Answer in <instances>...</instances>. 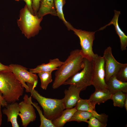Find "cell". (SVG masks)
Returning <instances> with one entry per match:
<instances>
[{
    "mask_svg": "<svg viewBox=\"0 0 127 127\" xmlns=\"http://www.w3.org/2000/svg\"><path fill=\"white\" fill-rule=\"evenodd\" d=\"M84 59L80 50L71 51L67 59L56 70L52 88H58L69 78L81 70L84 66Z\"/></svg>",
    "mask_w": 127,
    "mask_h": 127,
    "instance_id": "1",
    "label": "cell"
},
{
    "mask_svg": "<svg viewBox=\"0 0 127 127\" xmlns=\"http://www.w3.org/2000/svg\"><path fill=\"white\" fill-rule=\"evenodd\" d=\"M24 88L11 71L0 72V91L7 104L19 100L23 94Z\"/></svg>",
    "mask_w": 127,
    "mask_h": 127,
    "instance_id": "2",
    "label": "cell"
},
{
    "mask_svg": "<svg viewBox=\"0 0 127 127\" xmlns=\"http://www.w3.org/2000/svg\"><path fill=\"white\" fill-rule=\"evenodd\" d=\"M31 96L36 99L42 108L44 115L47 119L52 121L59 116L65 109L63 99L46 98L41 95L28 83Z\"/></svg>",
    "mask_w": 127,
    "mask_h": 127,
    "instance_id": "3",
    "label": "cell"
},
{
    "mask_svg": "<svg viewBox=\"0 0 127 127\" xmlns=\"http://www.w3.org/2000/svg\"><path fill=\"white\" fill-rule=\"evenodd\" d=\"M43 19L32 14L25 5L20 11L17 23L22 33L28 39L37 35L41 30L40 23Z\"/></svg>",
    "mask_w": 127,
    "mask_h": 127,
    "instance_id": "4",
    "label": "cell"
},
{
    "mask_svg": "<svg viewBox=\"0 0 127 127\" xmlns=\"http://www.w3.org/2000/svg\"><path fill=\"white\" fill-rule=\"evenodd\" d=\"M84 66L81 71L69 78L63 85H73L81 88L82 90L92 85V61L84 58Z\"/></svg>",
    "mask_w": 127,
    "mask_h": 127,
    "instance_id": "5",
    "label": "cell"
},
{
    "mask_svg": "<svg viewBox=\"0 0 127 127\" xmlns=\"http://www.w3.org/2000/svg\"><path fill=\"white\" fill-rule=\"evenodd\" d=\"M71 30L79 38L81 48L80 52L83 57L89 60H92L96 55L94 53L92 48L96 31L88 32L77 29L74 27Z\"/></svg>",
    "mask_w": 127,
    "mask_h": 127,
    "instance_id": "6",
    "label": "cell"
},
{
    "mask_svg": "<svg viewBox=\"0 0 127 127\" xmlns=\"http://www.w3.org/2000/svg\"><path fill=\"white\" fill-rule=\"evenodd\" d=\"M92 61V85L95 90H105L108 89L105 79L104 61L103 56L97 54Z\"/></svg>",
    "mask_w": 127,
    "mask_h": 127,
    "instance_id": "7",
    "label": "cell"
},
{
    "mask_svg": "<svg viewBox=\"0 0 127 127\" xmlns=\"http://www.w3.org/2000/svg\"><path fill=\"white\" fill-rule=\"evenodd\" d=\"M9 66L11 71L20 82L27 92H30V91L25 82L33 86L34 88L36 87L38 77L36 73L28 71L27 68L18 64H11Z\"/></svg>",
    "mask_w": 127,
    "mask_h": 127,
    "instance_id": "8",
    "label": "cell"
},
{
    "mask_svg": "<svg viewBox=\"0 0 127 127\" xmlns=\"http://www.w3.org/2000/svg\"><path fill=\"white\" fill-rule=\"evenodd\" d=\"M23 100L19 103L20 112L19 116L21 121L22 125L26 127L31 122L36 120V115L34 106L32 104V97L25 94Z\"/></svg>",
    "mask_w": 127,
    "mask_h": 127,
    "instance_id": "9",
    "label": "cell"
},
{
    "mask_svg": "<svg viewBox=\"0 0 127 127\" xmlns=\"http://www.w3.org/2000/svg\"><path fill=\"white\" fill-rule=\"evenodd\" d=\"M103 57L104 61L105 79L106 82L111 76L116 75L124 64L120 63L115 59L112 55V49L110 46L105 50Z\"/></svg>",
    "mask_w": 127,
    "mask_h": 127,
    "instance_id": "10",
    "label": "cell"
},
{
    "mask_svg": "<svg viewBox=\"0 0 127 127\" xmlns=\"http://www.w3.org/2000/svg\"><path fill=\"white\" fill-rule=\"evenodd\" d=\"M82 89L73 85H70L68 89L65 90V95L63 99L65 109H70L75 107L80 98L79 94Z\"/></svg>",
    "mask_w": 127,
    "mask_h": 127,
    "instance_id": "11",
    "label": "cell"
},
{
    "mask_svg": "<svg viewBox=\"0 0 127 127\" xmlns=\"http://www.w3.org/2000/svg\"><path fill=\"white\" fill-rule=\"evenodd\" d=\"M5 107L2 112L7 117V122H11L12 127H19L17 121L20 112L19 103L15 102L7 104Z\"/></svg>",
    "mask_w": 127,
    "mask_h": 127,
    "instance_id": "12",
    "label": "cell"
},
{
    "mask_svg": "<svg viewBox=\"0 0 127 127\" xmlns=\"http://www.w3.org/2000/svg\"><path fill=\"white\" fill-rule=\"evenodd\" d=\"M115 14L111 22L108 24L101 28L99 30L105 28L107 26L113 24L114 26L116 34L119 36L120 40V49L122 51L126 49L127 46V36L120 28L118 23V18L120 14V11L114 10Z\"/></svg>",
    "mask_w": 127,
    "mask_h": 127,
    "instance_id": "13",
    "label": "cell"
},
{
    "mask_svg": "<svg viewBox=\"0 0 127 127\" xmlns=\"http://www.w3.org/2000/svg\"><path fill=\"white\" fill-rule=\"evenodd\" d=\"M63 62L57 58L50 59L48 63H43L34 68L30 69L29 71L35 73L41 72H52L57 70Z\"/></svg>",
    "mask_w": 127,
    "mask_h": 127,
    "instance_id": "14",
    "label": "cell"
},
{
    "mask_svg": "<svg viewBox=\"0 0 127 127\" xmlns=\"http://www.w3.org/2000/svg\"><path fill=\"white\" fill-rule=\"evenodd\" d=\"M48 14L57 16L54 0H41L37 15L39 17L41 18Z\"/></svg>",
    "mask_w": 127,
    "mask_h": 127,
    "instance_id": "15",
    "label": "cell"
},
{
    "mask_svg": "<svg viewBox=\"0 0 127 127\" xmlns=\"http://www.w3.org/2000/svg\"><path fill=\"white\" fill-rule=\"evenodd\" d=\"M108 89L112 94L119 91L127 92V82L118 79L115 75L111 76L106 82Z\"/></svg>",
    "mask_w": 127,
    "mask_h": 127,
    "instance_id": "16",
    "label": "cell"
},
{
    "mask_svg": "<svg viewBox=\"0 0 127 127\" xmlns=\"http://www.w3.org/2000/svg\"><path fill=\"white\" fill-rule=\"evenodd\" d=\"M112 95L108 89L105 90H95L89 99L94 105H95L96 104L99 105L111 99Z\"/></svg>",
    "mask_w": 127,
    "mask_h": 127,
    "instance_id": "17",
    "label": "cell"
},
{
    "mask_svg": "<svg viewBox=\"0 0 127 127\" xmlns=\"http://www.w3.org/2000/svg\"><path fill=\"white\" fill-rule=\"evenodd\" d=\"M75 107L63 111L61 115L52 121L55 127H62L68 122L75 112L77 111Z\"/></svg>",
    "mask_w": 127,
    "mask_h": 127,
    "instance_id": "18",
    "label": "cell"
},
{
    "mask_svg": "<svg viewBox=\"0 0 127 127\" xmlns=\"http://www.w3.org/2000/svg\"><path fill=\"white\" fill-rule=\"evenodd\" d=\"M95 106L89 99H83L80 98L75 107L77 110L89 112L91 113L93 116L96 117L99 114L95 110Z\"/></svg>",
    "mask_w": 127,
    "mask_h": 127,
    "instance_id": "19",
    "label": "cell"
},
{
    "mask_svg": "<svg viewBox=\"0 0 127 127\" xmlns=\"http://www.w3.org/2000/svg\"><path fill=\"white\" fill-rule=\"evenodd\" d=\"M55 6L57 16L63 21L69 30H71L73 27L65 19L63 11V8L66 2V0H54Z\"/></svg>",
    "mask_w": 127,
    "mask_h": 127,
    "instance_id": "20",
    "label": "cell"
},
{
    "mask_svg": "<svg viewBox=\"0 0 127 127\" xmlns=\"http://www.w3.org/2000/svg\"><path fill=\"white\" fill-rule=\"evenodd\" d=\"M93 116L91 113L85 111L77 110L69 121H76L78 122H86L87 121Z\"/></svg>",
    "mask_w": 127,
    "mask_h": 127,
    "instance_id": "21",
    "label": "cell"
},
{
    "mask_svg": "<svg viewBox=\"0 0 127 127\" xmlns=\"http://www.w3.org/2000/svg\"><path fill=\"white\" fill-rule=\"evenodd\" d=\"M127 96V93L119 91L112 94L111 99L113 101L114 106L122 108L123 107L124 102Z\"/></svg>",
    "mask_w": 127,
    "mask_h": 127,
    "instance_id": "22",
    "label": "cell"
},
{
    "mask_svg": "<svg viewBox=\"0 0 127 127\" xmlns=\"http://www.w3.org/2000/svg\"><path fill=\"white\" fill-rule=\"evenodd\" d=\"M31 103L37 110L39 114L40 122V127H55L52 123V121L47 119L43 114L38 104L35 102Z\"/></svg>",
    "mask_w": 127,
    "mask_h": 127,
    "instance_id": "23",
    "label": "cell"
},
{
    "mask_svg": "<svg viewBox=\"0 0 127 127\" xmlns=\"http://www.w3.org/2000/svg\"><path fill=\"white\" fill-rule=\"evenodd\" d=\"M51 72H41L38 73L41 81V87L46 90L49 84L52 81Z\"/></svg>",
    "mask_w": 127,
    "mask_h": 127,
    "instance_id": "24",
    "label": "cell"
},
{
    "mask_svg": "<svg viewBox=\"0 0 127 127\" xmlns=\"http://www.w3.org/2000/svg\"><path fill=\"white\" fill-rule=\"evenodd\" d=\"M118 80L124 82L127 81V64H124L116 75Z\"/></svg>",
    "mask_w": 127,
    "mask_h": 127,
    "instance_id": "25",
    "label": "cell"
},
{
    "mask_svg": "<svg viewBox=\"0 0 127 127\" xmlns=\"http://www.w3.org/2000/svg\"><path fill=\"white\" fill-rule=\"evenodd\" d=\"M86 123L88 124L89 127H106L107 125L93 116L87 121Z\"/></svg>",
    "mask_w": 127,
    "mask_h": 127,
    "instance_id": "26",
    "label": "cell"
},
{
    "mask_svg": "<svg viewBox=\"0 0 127 127\" xmlns=\"http://www.w3.org/2000/svg\"><path fill=\"white\" fill-rule=\"evenodd\" d=\"M33 12L35 15H37L39 9L41 0H31Z\"/></svg>",
    "mask_w": 127,
    "mask_h": 127,
    "instance_id": "27",
    "label": "cell"
},
{
    "mask_svg": "<svg viewBox=\"0 0 127 127\" xmlns=\"http://www.w3.org/2000/svg\"><path fill=\"white\" fill-rule=\"evenodd\" d=\"M26 3V5L27 6L30 12L33 14H34L32 7V2L31 0H23Z\"/></svg>",
    "mask_w": 127,
    "mask_h": 127,
    "instance_id": "28",
    "label": "cell"
},
{
    "mask_svg": "<svg viewBox=\"0 0 127 127\" xmlns=\"http://www.w3.org/2000/svg\"><path fill=\"white\" fill-rule=\"evenodd\" d=\"M4 71H11L9 66L4 65L0 62V72Z\"/></svg>",
    "mask_w": 127,
    "mask_h": 127,
    "instance_id": "29",
    "label": "cell"
},
{
    "mask_svg": "<svg viewBox=\"0 0 127 127\" xmlns=\"http://www.w3.org/2000/svg\"><path fill=\"white\" fill-rule=\"evenodd\" d=\"M0 101L1 103L2 107H5L7 104V103L3 99L2 97L1 93L0 91Z\"/></svg>",
    "mask_w": 127,
    "mask_h": 127,
    "instance_id": "30",
    "label": "cell"
},
{
    "mask_svg": "<svg viewBox=\"0 0 127 127\" xmlns=\"http://www.w3.org/2000/svg\"><path fill=\"white\" fill-rule=\"evenodd\" d=\"M2 106L0 101V127L2 121V113L1 111V106Z\"/></svg>",
    "mask_w": 127,
    "mask_h": 127,
    "instance_id": "31",
    "label": "cell"
},
{
    "mask_svg": "<svg viewBox=\"0 0 127 127\" xmlns=\"http://www.w3.org/2000/svg\"><path fill=\"white\" fill-rule=\"evenodd\" d=\"M123 107L125 108L126 111H127V96L126 97L124 103Z\"/></svg>",
    "mask_w": 127,
    "mask_h": 127,
    "instance_id": "32",
    "label": "cell"
},
{
    "mask_svg": "<svg viewBox=\"0 0 127 127\" xmlns=\"http://www.w3.org/2000/svg\"><path fill=\"white\" fill-rule=\"evenodd\" d=\"M15 0L16 1H19L20 0Z\"/></svg>",
    "mask_w": 127,
    "mask_h": 127,
    "instance_id": "33",
    "label": "cell"
}]
</instances>
